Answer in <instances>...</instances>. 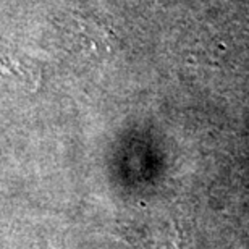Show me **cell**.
I'll use <instances>...</instances> for the list:
<instances>
[{"mask_svg":"<svg viewBox=\"0 0 249 249\" xmlns=\"http://www.w3.org/2000/svg\"><path fill=\"white\" fill-rule=\"evenodd\" d=\"M0 76L36 89L41 83V67L21 49L0 37Z\"/></svg>","mask_w":249,"mask_h":249,"instance_id":"obj_1","label":"cell"}]
</instances>
